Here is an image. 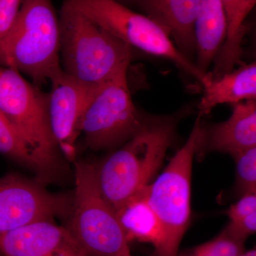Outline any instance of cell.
Segmentation results:
<instances>
[{"label":"cell","instance_id":"52a82bcc","mask_svg":"<svg viewBox=\"0 0 256 256\" xmlns=\"http://www.w3.org/2000/svg\"><path fill=\"white\" fill-rule=\"evenodd\" d=\"M66 2L131 48L172 60L203 87L210 82L208 74H202L194 64L178 52L164 30L146 15L136 12L112 0Z\"/></svg>","mask_w":256,"mask_h":256},{"label":"cell","instance_id":"7a4b0ae2","mask_svg":"<svg viewBox=\"0 0 256 256\" xmlns=\"http://www.w3.org/2000/svg\"><path fill=\"white\" fill-rule=\"evenodd\" d=\"M60 66L78 82L100 86L127 73L132 48L64 2L60 14Z\"/></svg>","mask_w":256,"mask_h":256},{"label":"cell","instance_id":"d6986e66","mask_svg":"<svg viewBox=\"0 0 256 256\" xmlns=\"http://www.w3.org/2000/svg\"><path fill=\"white\" fill-rule=\"evenodd\" d=\"M229 222L226 228L230 233L242 240L256 230V194L242 195L227 212Z\"/></svg>","mask_w":256,"mask_h":256},{"label":"cell","instance_id":"ac0fdd59","mask_svg":"<svg viewBox=\"0 0 256 256\" xmlns=\"http://www.w3.org/2000/svg\"><path fill=\"white\" fill-rule=\"evenodd\" d=\"M0 153L31 170L37 180L52 184L46 170L16 130L0 112Z\"/></svg>","mask_w":256,"mask_h":256},{"label":"cell","instance_id":"603a6c76","mask_svg":"<svg viewBox=\"0 0 256 256\" xmlns=\"http://www.w3.org/2000/svg\"><path fill=\"white\" fill-rule=\"evenodd\" d=\"M238 256H256V252L255 249L249 250V252H244Z\"/></svg>","mask_w":256,"mask_h":256},{"label":"cell","instance_id":"7c38bea8","mask_svg":"<svg viewBox=\"0 0 256 256\" xmlns=\"http://www.w3.org/2000/svg\"><path fill=\"white\" fill-rule=\"evenodd\" d=\"M232 106L230 118L220 124H202L196 154L205 156L212 152L228 153L232 156L256 146V100Z\"/></svg>","mask_w":256,"mask_h":256},{"label":"cell","instance_id":"44dd1931","mask_svg":"<svg viewBox=\"0 0 256 256\" xmlns=\"http://www.w3.org/2000/svg\"><path fill=\"white\" fill-rule=\"evenodd\" d=\"M236 171V188L240 194H256V146L233 156Z\"/></svg>","mask_w":256,"mask_h":256},{"label":"cell","instance_id":"6da1fadb","mask_svg":"<svg viewBox=\"0 0 256 256\" xmlns=\"http://www.w3.org/2000/svg\"><path fill=\"white\" fill-rule=\"evenodd\" d=\"M175 124L172 118H146L132 139L94 163L101 193L116 212L141 194L161 168L174 140Z\"/></svg>","mask_w":256,"mask_h":256},{"label":"cell","instance_id":"ffe728a7","mask_svg":"<svg viewBox=\"0 0 256 256\" xmlns=\"http://www.w3.org/2000/svg\"><path fill=\"white\" fill-rule=\"evenodd\" d=\"M245 242L226 227L213 240L178 256H238L245 252Z\"/></svg>","mask_w":256,"mask_h":256},{"label":"cell","instance_id":"3957f363","mask_svg":"<svg viewBox=\"0 0 256 256\" xmlns=\"http://www.w3.org/2000/svg\"><path fill=\"white\" fill-rule=\"evenodd\" d=\"M58 15L48 0H24L0 46V66L26 74L38 87L62 73Z\"/></svg>","mask_w":256,"mask_h":256},{"label":"cell","instance_id":"30bf717a","mask_svg":"<svg viewBox=\"0 0 256 256\" xmlns=\"http://www.w3.org/2000/svg\"><path fill=\"white\" fill-rule=\"evenodd\" d=\"M48 116L50 128L67 162L77 160V142L88 106L101 86H92L70 78L64 72L50 80Z\"/></svg>","mask_w":256,"mask_h":256},{"label":"cell","instance_id":"8992f818","mask_svg":"<svg viewBox=\"0 0 256 256\" xmlns=\"http://www.w3.org/2000/svg\"><path fill=\"white\" fill-rule=\"evenodd\" d=\"M201 132L202 116H198L186 143L156 181L146 188V200L158 216L164 236L161 250L153 256H178L191 218L192 164Z\"/></svg>","mask_w":256,"mask_h":256},{"label":"cell","instance_id":"277c9868","mask_svg":"<svg viewBox=\"0 0 256 256\" xmlns=\"http://www.w3.org/2000/svg\"><path fill=\"white\" fill-rule=\"evenodd\" d=\"M0 112L41 162L52 183L64 182L68 168L50 128L48 92L0 66Z\"/></svg>","mask_w":256,"mask_h":256},{"label":"cell","instance_id":"e0dca14e","mask_svg":"<svg viewBox=\"0 0 256 256\" xmlns=\"http://www.w3.org/2000/svg\"><path fill=\"white\" fill-rule=\"evenodd\" d=\"M128 242L132 240L149 242L154 247L150 256L161 250L164 232L156 212L146 200V190L116 212Z\"/></svg>","mask_w":256,"mask_h":256},{"label":"cell","instance_id":"5bb4252c","mask_svg":"<svg viewBox=\"0 0 256 256\" xmlns=\"http://www.w3.org/2000/svg\"><path fill=\"white\" fill-rule=\"evenodd\" d=\"M226 18L222 0H202L194 25L196 68L208 75V68L223 44Z\"/></svg>","mask_w":256,"mask_h":256},{"label":"cell","instance_id":"4fadbf2b","mask_svg":"<svg viewBox=\"0 0 256 256\" xmlns=\"http://www.w3.org/2000/svg\"><path fill=\"white\" fill-rule=\"evenodd\" d=\"M132 2L158 24L178 52L194 63L196 55L195 21L202 0H140Z\"/></svg>","mask_w":256,"mask_h":256},{"label":"cell","instance_id":"2e32d148","mask_svg":"<svg viewBox=\"0 0 256 256\" xmlns=\"http://www.w3.org/2000/svg\"><path fill=\"white\" fill-rule=\"evenodd\" d=\"M226 31L223 44L214 60V68L210 73V80H216L233 70L234 66L240 62L242 44L247 32L246 18L254 9L255 0H222Z\"/></svg>","mask_w":256,"mask_h":256},{"label":"cell","instance_id":"9a60e30c","mask_svg":"<svg viewBox=\"0 0 256 256\" xmlns=\"http://www.w3.org/2000/svg\"><path fill=\"white\" fill-rule=\"evenodd\" d=\"M256 98V64H244L220 78L210 80L204 87V94L198 104V116L210 114L216 106L230 105Z\"/></svg>","mask_w":256,"mask_h":256},{"label":"cell","instance_id":"ba28073f","mask_svg":"<svg viewBox=\"0 0 256 256\" xmlns=\"http://www.w3.org/2000/svg\"><path fill=\"white\" fill-rule=\"evenodd\" d=\"M128 73L102 84L88 106L80 124L85 146L94 151L112 150L124 146L144 126L133 102Z\"/></svg>","mask_w":256,"mask_h":256},{"label":"cell","instance_id":"5b68a950","mask_svg":"<svg viewBox=\"0 0 256 256\" xmlns=\"http://www.w3.org/2000/svg\"><path fill=\"white\" fill-rule=\"evenodd\" d=\"M74 164L73 206L66 226L90 256H132L117 214L101 193L95 164Z\"/></svg>","mask_w":256,"mask_h":256},{"label":"cell","instance_id":"8fae6325","mask_svg":"<svg viewBox=\"0 0 256 256\" xmlns=\"http://www.w3.org/2000/svg\"><path fill=\"white\" fill-rule=\"evenodd\" d=\"M0 256H90L66 226L40 220L0 234Z\"/></svg>","mask_w":256,"mask_h":256},{"label":"cell","instance_id":"7402d4cb","mask_svg":"<svg viewBox=\"0 0 256 256\" xmlns=\"http://www.w3.org/2000/svg\"><path fill=\"white\" fill-rule=\"evenodd\" d=\"M22 3L21 0H0V46L12 32Z\"/></svg>","mask_w":256,"mask_h":256},{"label":"cell","instance_id":"9c48e42d","mask_svg":"<svg viewBox=\"0 0 256 256\" xmlns=\"http://www.w3.org/2000/svg\"><path fill=\"white\" fill-rule=\"evenodd\" d=\"M73 193H54L37 180L16 174L0 178V234L40 220L66 222Z\"/></svg>","mask_w":256,"mask_h":256}]
</instances>
